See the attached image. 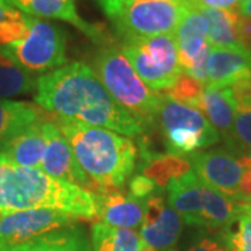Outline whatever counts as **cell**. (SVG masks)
I'll return each mask as SVG.
<instances>
[{
	"mask_svg": "<svg viewBox=\"0 0 251 251\" xmlns=\"http://www.w3.org/2000/svg\"><path fill=\"white\" fill-rule=\"evenodd\" d=\"M35 102L54 116L137 137L144 127L109 95L90 66L74 62L36 78Z\"/></svg>",
	"mask_w": 251,
	"mask_h": 251,
	"instance_id": "cell-1",
	"label": "cell"
},
{
	"mask_svg": "<svg viewBox=\"0 0 251 251\" xmlns=\"http://www.w3.org/2000/svg\"><path fill=\"white\" fill-rule=\"evenodd\" d=\"M41 208L62 211L84 221L98 218L94 194L39 169L18 166L0 153V214Z\"/></svg>",
	"mask_w": 251,
	"mask_h": 251,
	"instance_id": "cell-2",
	"label": "cell"
},
{
	"mask_svg": "<svg viewBox=\"0 0 251 251\" xmlns=\"http://www.w3.org/2000/svg\"><path fill=\"white\" fill-rule=\"evenodd\" d=\"M52 122L69 143L81 169L97 184L99 194L123 187L137 161V147L130 138L63 117L54 116Z\"/></svg>",
	"mask_w": 251,
	"mask_h": 251,
	"instance_id": "cell-3",
	"label": "cell"
},
{
	"mask_svg": "<svg viewBox=\"0 0 251 251\" xmlns=\"http://www.w3.org/2000/svg\"><path fill=\"white\" fill-rule=\"evenodd\" d=\"M95 74L117 103L147 128L158 122L162 97L151 91L116 46H105L94 59Z\"/></svg>",
	"mask_w": 251,
	"mask_h": 251,
	"instance_id": "cell-4",
	"label": "cell"
},
{
	"mask_svg": "<svg viewBox=\"0 0 251 251\" xmlns=\"http://www.w3.org/2000/svg\"><path fill=\"white\" fill-rule=\"evenodd\" d=\"M168 202L190 226L224 229L239 212L244 198H232L209 187L194 172L168 186Z\"/></svg>",
	"mask_w": 251,
	"mask_h": 251,
	"instance_id": "cell-5",
	"label": "cell"
},
{
	"mask_svg": "<svg viewBox=\"0 0 251 251\" xmlns=\"http://www.w3.org/2000/svg\"><path fill=\"white\" fill-rule=\"evenodd\" d=\"M27 16V14H25ZM24 39L0 46V53L28 73H42L67 63V39L57 24L27 16Z\"/></svg>",
	"mask_w": 251,
	"mask_h": 251,
	"instance_id": "cell-6",
	"label": "cell"
},
{
	"mask_svg": "<svg viewBox=\"0 0 251 251\" xmlns=\"http://www.w3.org/2000/svg\"><path fill=\"white\" fill-rule=\"evenodd\" d=\"M122 53L144 84L153 91L169 90L183 73L175 34L125 42Z\"/></svg>",
	"mask_w": 251,
	"mask_h": 251,
	"instance_id": "cell-7",
	"label": "cell"
},
{
	"mask_svg": "<svg viewBox=\"0 0 251 251\" xmlns=\"http://www.w3.org/2000/svg\"><path fill=\"white\" fill-rule=\"evenodd\" d=\"M158 122L168 153L184 155L221 141L216 130L197 108L162 95Z\"/></svg>",
	"mask_w": 251,
	"mask_h": 251,
	"instance_id": "cell-8",
	"label": "cell"
},
{
	"mask_svg": "<svg viewBox=\"0 0 251 251\" xmlns=\"http://www.w3.org/2000/svg\"><path fill=\"white\" fill-rule=\"evenodd\" d=\"M188 6L190 0H133L112 24L123 44L173 34Z\"/></svg>",
	"mask_w": 251,
	"mask_h": 251,
	"instance_id": "cell-9",
	"label": "cell"
},
{
	"mask_svg": "<svg viewBox=\"0 0 251 251\" xmlns=\"http://www.w3.org/2000/svg\"><path fill=\"white\" fill-rule=\"evenodd\" d=\"M42 130L45 134V152L41 163V171L45 175L60 181H66L81 188L94 196H98L97 184L81 169L74 153L59 127L52 120L42 122Z\"/></svg>",
	"mask_w": 251,
	"mask_h": 251,
	"instance_id": "cell-10",
	"label": "cell"
},
{
	"mask_svg": "<svg viewBox=\"0 0 251 251\" xmlns=\"http://www.w3.org/2000/svg\"><path fill=\"white\" fill-rule=\"evenodd\" d=\"M77 219L56 209H28L0 215V247L16 246L35 237L73 226Z\"/></svg>",
	"mask_w": 251,
	"mask_h": 251,
	"instance_id": "cell-11",
	"label": "cell"
},
{
	"mask_svg": "<svg viewBox=\"0 0 251 251\" xmlns=\"http://www.w3.org/2000/svg\"><path fill=\"white\" fill-rule=\"evenodd\" d=\"M190 163L201 181L232 198H244L239 193L244 168L237 155L227 148H212L191 153Z\"/></svg>",
	"mask_w": 251,
	"mask_h": 251,
	"instance_id": "cell-12",
	"label": "cell"
},
{
	"mask_svg": "<svg viewBox=\"0 0 251 251\" xmlns=\"http://www.w3.org/2000/svg\"><path fill=\"white\" fill-rule=\"evenodd\" d=\"M7 6L16 9L27 16H38L44 18L62 20L72 24L91 41L100 44L105 41V32L102 25H94L80 17L73 0H1Z\"/></svg>",
	"mask_w": 251,
	"mask_h": 251,
	"instance_id": "cell-13",
	"label": "cell"
},
{
	"mask_svg": "<svg viewBox=\"0 0 251 251\" xmlns=\"http://www.w3.org/2000/svg\"><path fill=\"white\" fill-rule=\"evenodd\" d=\"M208 84L229 87L251 77V54L243 48H212L208 57Z\"/></svg>",
	"mask_w": 251,
	"mask_h": 251,
	"instance_id": "cell-14",
	"label": "cell"
},
{
	"mask_svg": "<svg viewBox=\"0 0 251 251\" xmlns=\"http://www.w3.org/2000/svg\"><path fill=\"white\" fill-rule=\"evenodd\" d=\"M97 206L100 222L112 227L133 229L143 224L144 202L122 190L98 194Z\"/></svg>",
	"mask_w": 251,
	"mask_h": 251,
	"instance_id": "cell-15",
	"label": "cell"
},
{
	"mask_svg": "<svg viewBox=\"0 0 251 251\" xmlns=\"http://www.w3.org/2000/svg\"><path fill=\"white\" fill-rule=\"evenodd\" d=\"M200 110L205 113L209 125L226 141V145H229L236 116V103L229 87H218L214 84L204 85Z\"/></svg>",
	"mask_w": 251,
	"mask_h": 251,
	"instance_id": "cell-16",
	"label": "cell"
},
{
	"mask_svg": "<svg viewBox=\"0 0 251 251\" xmlns=\"http://www.w3.org/2000/svg\"><path fill=\"white\" fill-rule=\"evenodd\" d=\"M175 36L177 41L180 66L186 73L194 57L208 42V20L191 0L188 9L180 20Z\"/></svg>",
	"mask_w": 251,
	"mask_h": 251,
	"instance_id": "cell-17",
	"label": "cell"
},
{
	"mask_svg": "<svg viewBox=\"0 0 251 251\" xmlns=\"http://www.w3.org/2000/svg\"><path fill=\"white\" fill-rule=\"evenodd\" d=\"M45 145L42 122H38L1 144L0 153L18 166L41 171Z\"/></svg>",
	"mask_w": 251,
	"mask_h": 251,
	"instance_id": "cell-18",
	"label": "cell"
},
{
	"mask_svg": "<svg viewBox=\"0 0 251 251\" xmlns=\"http://www.w3.org/2000/svg\"><path fill=\"white\" fill-rule=\"evenodd\" d=\"M0 251H92L85 232L80 226H67Z\"/></svg>",
	"mask_w": 251,
	"mask_h": 251,
	"instance_id": "cell-19",
	"label": "cell"
},
{
	"mask_svg": "<svg viewBox=\"0 0 251 251\" xmlns=\"http://www.w3.org/2000/svg\"><path fill=\"white\" fill-rule=\"evenodd\" d=\"M193 1V0H191ZM197 6V4H196ZM208 20V42L214 48H236L242 46L237 35V24L240 18L239 7L212 9L197 6Z\"/></svg>",
	"mask_w": 251,
	"mask_h": 251,
	"instance_id": "cell-20",
	"label": "cell"
},
{
	"mask_svg": "<svg viewBox=\"0 0 251 251\" xmlns=\"http://www.w3.org/2000/svg\"><path fill=\"white\" fill-rule=\"evenodd\" d=\"M183 219L171 206H166L162 216L151 226H141L140 239L143 246L155 250H172L179 240Z\"/></svg>",
	"mask_w": 251,
	"mask_h": 251,
	"instance_id": "cell-21",
	"label": "cell"
},
{
	"mask_svg": "<svg viewBox=\"0 0 251 251\" xmlns=\"http://www.w3.org/2000/svg\"><path fill=\"white\" fill-rule=\"evenodd\" d=\"M39 109L25 102L0 99V145L39 122Z\"/></svg>",
	"mask_w": 251,
	"mask_h": 251,
	"instance_id": "cell-22",
	"label": "cell"
},
{
	"mask_svg": "<svg viewBox=\"0 0 251 251\" xmlns=\"http://www.w3.org/2000/svg\"><path fill=\"white\" fill-rule=\"evenodd\" d=\"M92 251H141L143 242L134 229L112 227L97 222L91 232Z\"/></svg>",
	"mask_w": 251,
	"mask_h": 251,
	"instance_id": "cell-23",
	"label": "cell"
},
{
	"mask_svg": "<svg viewBox=\"0 0 251 251\" xmlns=\"http://www.w3.org/2000/svg\"><path fill=\"white\" fill-rule=\"evenodd\" d=\"M193 168L188 159L181 155L165 153L155 159L141 163L143 176L152 180L159 188L168 187L173 180L188 175Z\"/></svg>",
	"mask_w": 251,
	"mask_h": 251,
	"instance_id": "cell-24",
	"label": "cell"
},
{
	"mask_svg": "<svg viewBox=\"0 0 251 251\" xmlns=\"http://www.w3.org/2000/svg\"><path fill=\"white\" fill-rule=\"evenodd\" d=\"M35 90L36 80L31 73L0 53V98L32 94Z\"/></svg>",
	"mask_w": 251,
	"mask_h": 251,
	"instance_id": "cell-25",
	"label": "cell"
},
{
	"mask_svg": "<svg viewBox=\"0 0 251 251\" xmlns=\"http://www.w3.org/2000/svg\"><path fill=\"white\" fill-rule=\"evenodd\" d=\"M227 251H251V200L244 198L239 212L222 229Z\"/></svg>",
	"mask_w": 251,
	"mask_h": 251,
	"instance_id": "cell-26",
	"label": "cell"
},
{
	"mask_svg": "<svg viewBox=\"0 0 251 251\" xmlns=\"http://www.w3.org/2000/svg\"><path fill=\"white\" fill-rule=\"evenodd\" d=\"M227 147V150L237 156L251 150V102L236 105L233 134Z\"/></svg>",
	"mask_w": 251,
	"mask_h": 251,
	"instance_id": "cell-27",
	"label": "cell"
},
{
	"mask_svg": "<svg viewBox=\"0 0 251 251\" xmlns=\"http://www.w3.org/2000/svg\"><path fill=\"white\" fill-rule=\"evenodd\" d=\"M202 92H204V84L190 77L186 73H181L171 88L165 91V95L176 102L197 108L200 110Z\"/></svg>",
	"mask_w": 251,
	"mask_h": 251,
	"instance_id": "cell-28",
	"label": "cell"
},
{
	"mask_svg": "<svg viewBox=\"0 0 251 251\" xmlns=\"http://www.w3.org/2000/svg\"><path fill=\"white\" fill-rule=\"evenodd\" d=\"M27 34L28 23L25 14H23V17L17 18V20L3 21V23H0V46L21 41L25 38Z\"/></svg>",
	"mask_w": 251,
	"mask_h": 251,
	"instance_id": "cell-29",
	"label": "cell"
},
{
	"mask_svg": "<svg viewBox=\"0 0 251 251\" xmlns=\"http://www.w3.org/2000/svg\"><path fill=\"white\" fill-rule=\"evenodd\" d=\"M166 208L163 191H158L144 201V219L141 226H151L153 225L163 214Z\"/></svg>",
	"mask_w": 251,
	"mask_h": 251,
	"instance_id": "cell-30",
	"label": "cell"
},
{
	"mask_svg": "<svg viewBox=\"0 0 251 251\" xmlns=\"http://www.w3.org/2000/svg\"><path fill=\"white\" fill-rule=\"evenodd\" d=\"M161 190L162 188L158 187L152 180H150L143 175H135L128 180V194L140 201L144 198H148Z\"/></svg>",
	"mask_w": 251,
	"mask_h": 251,
	"instance_id": "cell-31",
	"label": "cell"
},
{
	"mask_svg": "<svg viewBox=\"0 0 251 251\" xmlns=\"http://www.w3.org/2000/svg\"><path fill=\"white\" fill-rule=\"evenodd\" d=\"M232 97L236 105L240 103H250L251 102V77L242 78L229 85Z\"/></svg>",
	"mask_w": 251,
	"mask_h": 251,
	"instance_id": "cell-32",
	"label": "cell"
},
{
	"mask_svg": "<svg viewBox=\"0 0 251 251\" xmlns=\"http://www.w3.org/2000/svg\"><path fill=\"white\" fill-rule=\"evenodd\" d=\"M133 0H98L99 7L105 16L113 23L120 17Z\"/></svg>",
	"mask_w": 251,
	"mask_h": 251,
	"instance_id": "cell-33",
	"label": "cell"
},
{
	"mask_svg": "<svg viewBox=\"0 0 251 251\" xmlns=\"http://www.w3.org/2000/svg\"><path fill=\"white\" fill-rule=\"evenodd\" d=\"M187 251H227L224 240L211 236H201L193 243Z\"/></svg>",
	"mask_w": 251,
	"mask_h": 251,
	"instance_id": "cell-34",
	"label": "cell"
},
{
	"mask_svg": "<svg viewBox=\"0 0 251 251\" xmlns=\"http://www.w3.org/2000/svg\"><path fill=\"white\" fill-rule=\"evenodd\" d=\"M237 35L240 45L251 54V20L240 14L237 24Z\"/></svg>",
	"mask_w": 251,
	"mask_h": 251,
	"instance_id": "cell-35",
	"label": "cell"
},
{
	"mask_svg": "<svg viewBox=\"0 0 251 251\" xmlns=\"http://www.w3.org/2000/svg\"><path fill=\"white\" fill-rule=\"evenodd\" d=\"M239 1L242 0H193V3L197 6L212 7V9H232L237 6Z\"/></svg>",
	"mask_w": 251,
	"mask_h": 251,
	"instance_id": "cell-36",
	"label": "cell"
},
{
	"mask_svg": "<svg viewBox=\"0 0 251 251\" xmlns=\"http://www.w3.org/2000/svg\"><path fill=\"white\" fill-rule=\"evenodd\" d=\"M239 193L242 197L251 200V169H246L243 173L240 184H239Z\"/></svg>",
	"mask_w": 251,
	"mask_h": 251,
	"instance_id": "cell-37",
	"label": "cell"
},
{
	"mask_svg": "<svg viewBox=\"0 0 251 251\" xmlns=\"http://www.w3.org/2000/svg\"><path fill=\"white\" fill-rule=\"evenodd\" d=\"M21 17H23V13L10 7V6H7L6 3H3L0 0V23L7 21V20H17V18Z\"/></svg>",
	"mask_w": 251,
	"mask_h": 251,
	"instance_id": "cell-38",
	"label": "cell"
},
{
	"mask_svg": "<svg viewBox=\"0 0 251 251\" xmlns=\"http://www.w3.org/2000/svg\"><path fill=\"white\" fill-rule=\"evenodd\" d=\"M141 251H158V250H155V249H151V247H147V246H143Z\"/></svg>",
	"mask_w": 251,
	"mask_h": 251,
	"instance_id": "cell-39",
	"label": "cell"
},
{
	"mask_svg": "<svg viewBox=\"0 0 251 251\" xmlns=\"http://www.w3.org/2000/svg\"><path fill=\"white\" fill-rule=\"evenodd\" d=\"M246 156H247V159H249V162H250V168H251V150L249 151V152H246L244 153Z\"/></svg>",
	"mask_w": 251,
	"mask_h": 251,
	"instance_id": "cell-40",
	"label": "cell"
},
{
	"mask_svg": "<svg viewBox=\"0 0 251 251\" xmlns=\"http://www.w3.org/2000/svg\"><path fill=\"white\" fill-rule=\"evenodd\" d=\"M166 251H176V250H173V249H172V250H166Z\"/></svg>",
	"mask_w": 251,
	"mask_h": 251,
	"instance_id": "cell-41",
	"label": "cell"
},
{
	"mask_svg": "<svg viewBox=\"0 0 251 251\" xmlns=\"http://www.w3.org/2000/svg\"><path fill=\"white\" fill-rule=\"evenodd\" d=\"M0 215H1V214H0Z\"/></svg>",
	"mask_w": 251,
	"mask_h": 251,
	"instance_id": "cell-42",
	"label": "cell"
}]
</instances>
